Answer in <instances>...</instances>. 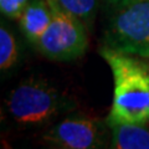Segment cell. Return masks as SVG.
<instances>
[{"instance_id":"obj_2","label":"cell","mask_w":149,"mask_h":149,"mask_svg":"<svg viewBox=\"0 0 149 149\" xmlns=\"http://www.w3.org/2000/svg\"><path fill=\"white\" fill-rule=\"evenodd\" d=\"M72 107V102L63 93L41 78L22 81L6 98L10 118L25 128L42 125Z\"/></svg>"},{"instance_id":"obj_5","label":"cell","mask_w":149,"mask_h":149,"mask_svg":"<svg viewBox=\"0 0 149 149\" xmlns=\"http://www.w3.org/2000/svg\"><path fill=\"white\" fill-rule=\"evenodd\" d=\"M106 129L100 120L88 117H70L51 127L44 141L57 148L93 149L106 142Z\"/></svg>"},{"instance_id":"obj_8","label":"cell","mask_w":149,"mask_h":149,"mask_svg":"<svg viewBox=\"0 0 149 149\" xmlns=\"http://www.w3.org/2000/svg\"><path fill=\"white\" fill-rule=\"evenodd\" d=\"M65 11L76 16L85 25L91 24L97 10V0H55Z\"/></svg>"},{"instance_id":"obj_12","label":"cell","mask_w":149,"mask_h":149,"mask_svg":"<svg viewBox=\"0 0 149 149\" xmlns=\"http://www.w3.org/2000/svg\"><path fill=\"white\" fill-rule=\"evenodd\" d=\"M109 1H111V3H116V4H117V3L119 1V0H109Z\"/></svg>"},{"instance_id":"obj_3","label":"cell","mask_w":149,"mask_h":149,"mask_svg":"<svg viewBox=\"0 0 149 149\" xmlns=\"http://www.w3.org/2000/svg\"><path fill=\"white\" fill-rule=\"evenodd\" d=\"M103 46L149 58V0L117 5L104 32Z\"/></svg>"},{"instance_id":"obj_6","label":"cell","mask_w":149,"mask_h":149,"mask_svg":"<svg viewBox=\"0 0 149 149\" xmlns=\"http://www.w3.org/2000/svg\"><path fill=\"white\" fill-rule=\"evenodd\" d=\"M19 24L25 37L36 45L51 22V9L47 0H30L19 15Z\"/></svg>"},{"instance_id":"obj_11","label":"cell","mask_w":149,"mask_h":149,"mask_svg":"<svg viewBox=\"0 0 149 149\" xmlns=\"http://www.w3.org/2000/svg\"><path fill=\"white\" fill-rule=\"evenodd\" d=\"M130 1H133V0H119V1L117 3V5H124V4H128Z\"/></svg>"},{"instance_id":"obj_1","label":"cell","mask_w":149,"mask_h":149,"mask_svg":"<svg viewBox=\"0 0 149 149\" xmlns=\"http://www.w3.org/2000/svg\"><path fill=\"white\" fill-rule=\"evenodd\" d=\"M113 74V101L107 125L149 123V63L103 46L100 50Z\"/></svg>"},{"instance_id":"obj_10","label":"cell","mask_w":149,"mask_h":149,"mask_svg":"<svg viewBox=\"0 0 149 149\" xmlns=\"http://www.w3.org/2000/svg\"><path fill=\"white\" fill-rule=\"evenodd\" d=\"M29 0H0V10L4 16L17 19Z\"/></svg>"},{"instance_id":"obj_9","label":"cell","mask_w":149,"mask_h":149,"mask_svg":"<svg viewBox=\"0 0 149 149\" xmlns=\"http://www.w3.org/2000/svg\"><path fill=\"white\" fill-rule=\"evenodd\" d=\"M19 58L16 41L5 26L0 27V68L3 71L13 68Z\"/></svg>"},{"instance_id":"obj_4","label":"cell","mask_w":149,"mask_h":149,"mask_svg":"<svg viewBox=\"0 0 149 149\" xmlns=\"http://www.w3.org/2000/svg\"><path fill=\"white\" fill-rule=\"evenodd\" d=\"M51 9V22L35 45L36 49L54 61H72L85 55L88 36L85 24L68 14L55 0H47Z\"/></svg>"},{"instance_id":"obj_7","label":"cell","mask_w":149,"mask_h":149,"mask_svg":"<svg viewBox=\"0 0 149 149\" xmlns=\"http://www.w3.org/2000/svg\"><path fill=\"white\" fill-rule=\"evenodd\" d=\"M112 129V148L117 149H149V129L146 124L114 123Z\"/></svg>"}]
</instances>
